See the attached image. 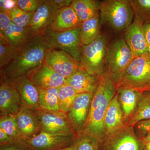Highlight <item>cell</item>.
I'll use <instances>...</instances> for the list:
<instances>
[{"label":"cell","mask_w":150,"mask_h":150,"mask_svg":"<svg viewBox=\"0 0 150 150\" xmlns=\"http://www.w3.org/2000/svg\"><path fill=\"white\" fill-rule=\"evenodd\" d=\"M145 144L135 133L134 127L124 125L99 142V150H144Z\"/></svg>","instance_id":"obj_7"},{"label":"cell","mask_w":150,"mask_h":150,"mask_svg":"<svg viewBox=\"0 0 150 150\" xmlns=\"http://www.w3.org/2000/svg\"><path fill=\"white\" fill-rule=\"evenodd\" d=\"M100 77L89 74L80 67L72 74L65 79L77 94L89 93L93 96L98 87Z\"/></svg>","instance_id":"obj_17"},{"label":"cell","mask_w":150,"mask_h":150,"mask_svg":"<svg viewBox=\"0 0 150 150\" xmlns=\"http://www.w3.org/2000/svg\"><path fill=\"white\" fill-rule=\"evenodd\" d=\"M143 29L145 39L149 47L150 46V23H144Z\"/></svg>","instance_id":"obj_40"},{"label":"cell","mask_w":150,"mask_h":150,"mask_svg":"<svg viewBox=\"0 0 150 150\" xmlns=\"http://www.w3.org/2000/svg\"><path fill=\"white\" fill-rule=\"evenodd\" d=\"M134 126H136L137 131L139 134L140 138L144 137L150 132V119L141 121Z\"/></svg>","instance_id":"obj_37"},{"label":"cell","mask_w":150,"mask_h":150,"mask_svg":"<svg viewBox=\"0 0 150 150\" xmlns=\"http://www.w3.org/2000/svg\"><path fill=\"white\" fill-rule=\"evenodd\" d=\"M77 95L74 89L69 85L64 83L59 88L58 102L61 112L67 114L72 107Z\"/></svg>","instance_id":"obj_28"},{"label":"cell","mask_w":150,"mask_h":150,"mask_svg":"<svg viewBox=\"0 0 150 150\" xmlns=\"http://www.w3.org/2000/svg\"><path fill=\"white\" fill-rule=\"evenodd\" d=\"M14 141L15 140L12 139L2 129H0V145L9 144Z\"/></svg>","instance_id":"obj_39"},{"label":"cell","mask_w":150,"mask_h":150,"mask_svg":"<svg viewBox=\"0 0 150 150\" xmlns=\"http://www.w3.org/2000/svg\"><path fill=\"white\" fill-rule=\"evenodd\" d=\"M99 23V15L82 23L80 35L82 45L90 44L101 35Z\"/></svg>","instance_id":"obj_26"},{"label":"cell","mask_w":150,"mask_h":150,"mask_svg":"<svg viewBox=\"0 0 150 150\" xmlns=\"http://www.w3.org/2000/svg\"><path fill=\"white\" fill-rule=\"evenodd\" d=\"M134 58L124 38L120 37L108 47L107 71L115 85L119 82L131 61Z\"/></svg>","instance_id":"obj_5"},{"label":"cell","mask_w":150,"mask_h":150,"mask_svg":"<svg viewBox=\"0 0 150 150\" xmlns=\"http://www.w3.org/2000/svg\"><path fill=\"white\" fill-rule=\"evenodd\" d=\"M145 144L144 150H150V142L146 143Z\"/></svg>","instance_id":"obj_44"},{"label":"cell","mask_w":150,"mask_h":150,"mask_svg":"<svg viewBox=\"0 0 150 150\" xmlns=\"http://www.w3.org/2000/svg\"><path fill=\"white\" fill-rule=\"evenodd\" d=\"M143 23L134 18L130 26L125 30L124 39L134 58L148 53V46L143 31Z\"/></svg>","instance_id":"obj_18"},{"label":"cell","mask_w":150,"mask_h":150,"mask_svg":"<svg viewBox=\"0 0 150 150\" xmlns=\"http://www.w3.org/2000/svg\"><path fill=\"white\" fill-rule=\"evenodd\" d=\"M26 77L39 89L59 88L65 83L66 79L44 64Z\"/></svg>","instance_id":"obj_15"},{"label":"cell","mask_w":150,"mask_h":150,"mask_svg":"<svg viewBox=\"0 0 150 150\" xmlns=\"http://www.w3.org/2000/svg\"><path fill=\"white\" fill-rule=\"evenodd\" d=\"M82 23L70 6L57 11L49 29L53 31L63 32L80 27Z\"/></svg>","instance_id":"obj_20"},{"label":"cell","mask_w":150,"mask_h":150,"mask_svg":"<svg viewBox=\"0 0 150 150\" xmlns=\"http://www.w3.org/2000/svg\"><path fill=\"white\" fill-rule=\"evenodd\" d=\"M98 5L101 21L115 31L126 30L133 22L134 11L129 0H106Z\"/></svg>","instance_id":"obj_3"},{"label":"cell","mask_w":150,"mask_h":150,"mask_svg":"<svg viewBox=\"0 0 150 150\" xmlns=\"http://www.w3.org/2000/svg\"><path fill=\"white\" fill-rule=\"evenodd\" d=\"M73 0H52L58 10L71 5Z\"/></svg>","instance_id":"obj_38"},{"label":"cell","mask_w":150,"mask_h":150,"mask_svg":"<svg viewBox=\"0 0 150 150\" xmlns=\"http://www.w3.org/2000/svg\"><path fill=\"white\" fill-rule=\"evenodd\" d=\"M148 54H149V55L150 56V46H149V47H148Z\"/></svg>","instance_id":"obj_45"},{"label":"cell","mask_w":150,"mask_h":150,"mask_svg":"<svg viewBox=\"0 0 150 150\" xmlns=\"http://www.w3.org/2000/svg\"><path fill=\"white\" fill-rule=\"evenodd\" d=\"M0 129L13 140H22L20 135L16 115H1Z\"/></svg>","instance_id":"obj_31"},{"label":"cell","mask_w":150,"mask_h":150,"mask_svg":"<svg viewBox=\"0 0 150 150\" xmlns=\"http://www.w3.org/2000/svg\"><path fill=\"white\" fill-rule=\"evenodd\" d=\"M48 49L45 35L33 38L18 48L13 60L1 71V79L11 81L26 76L44 64Z\"/></svg>","instance_id":"obj_1"},{"label":"cell","mask_w":150,"mask_h":150,"mask_svg":"<svg viewBox=\"0 0 150 150\" xmlns=\"http://www.w3.org/2000/svg\"><path fill=\"white\" fill-rule=\"evenodd\" d=\"M18 92L23 107L32 110L40 108V90L26 76L21 77L8 81Z\"/></svg>","instance_id":"obj_16"},{"label":"cell","mask_w":150,"mask_h":150,"mask_svg":"<svg viewBox=\"0 0 150 150\" xmlns=\"http://www.w3.org/2000/svg\"><path fill=\"white\" fill-rule=\"evenodd\" d=\"M19 48L13 46L0 35V70L5 69L13 60Z\"/></svg>","instance_id":"obj_29"},{"label":"cell","mask_w":150,"mask_h":150,"mask_svg":"<svg viewBox=\"0 0 150 150\" xmlns=\"http://www.w3.org/2000/svg\"><path fill=\"white\" fill-rule=\"evenodd\" d=\"M71 6L82 22L100 15L99 6L95 1L73 0Z\"/></svg>","instance_id":"obj_25"},{"label":"cell","mask_w":150,"mask_h":150,"mask_svg":"<svg viewBox=\"0 0 150 150\" xmlns=\"http://www.w3.org/2000/svg\"><path fill=\"white\" fill-rule=\"evenodd\" d=\"M58 11L52 0H44L34 12L28 27L32 38L45 34Z\"/></svg>","instance_id":"obj_13"},{"label":"cell","mask_w":150,"mask_h":150,"mask_svg":"<svg viewBox=\"0 0 150 150\" xmlns=\"http://www.w3.org/2000/svg\"><path fill=\"white\" fill-rule=\"evenodd\" d=\"M80 27L58 32L48 29L45 33L48 49L63 50L79 63L82 44L80 39Z\"/></svg>","instance_id":"obj_8"},{"label":"cell","mask_w":150,"mask_h":150,"mask_svg":"<svg viewBox=\"0 0 150 150\" xmlns=\"http://www.w3.org/2000/svg\"><path fill=\"white\" fill-rule=\"evenodd\" d=\"M93 95L78 94L73 105L67 113L71 126L78 137L80 135L88 118Z\"/></svg>","instance_id":"obj_11"},{"label":"cell","mask_w":150,"mask_h":150,"mask_svg":"<svg viewBox=\"0 0 150 150\" xmlns=\"http://www.w3.org/2000/svg\"><path fill=\"white\" fill-rule=\"evenodd\" d=\"M12 23L11 18L5 11H0V34H2Z\"/></svg>","instance_id":"obj_36"},{"label":"cell","mask_w":150,"mask_h":150,"mask_svg":"<svg viewBox=\"0 0 150 150\" xmlns=\"http://www.w3.org/2000/svg\"><path fill=\"white\" fill-rule=\"evenodd\" d=\"M16 116L22 139H29L41 132L40 123L33 110L22 107Z\"/></svg>","instance_id":"obj_19"},{"label":"cell","mask_w":150,"mask_h":150,"mask_svg":"<svg viewBox=\"0 0 150 150\" xmlns=\"http://www.w3.org/2000/svg\"><path fill=\"white\" fill-rule=\"evenodd\" d=\"M134 18L142 22L150 20V0H130Z\"/></svg>","instance_id":"obj_32"},{"label":"cell","mask_w":150,"mask_h":150,"mask_svg":"<svg viewBox=\"0 0 150 150\" xmlns=\"http://www.w3.org/2000/svg\"><path fill=\"white\" fill-rule=\"evenodd\" d=\"M44 1V0H18L16 1V5L24 11L34 13Z\"/></svg>","instance_id":"obj_34"},{"label":"cell","mask_w":150,"mask_h":150,"mask_svg":"<svg viewBox=\"0 0 150 150\" xmlns=\"http://www.w3.org/2000/svg\"><path fill=\"white\" fill-rule=\"evenodd\" d=\"M5 11L12 23L22 27L29 26L34 13L33 12H27L22 10L16 5Z\"/></svg>","instance_id":"obj_30"},{"label":"cell","mask_w":150,"mask_h":150,"mask_svg":"<svg viewBox=\"0 0 150 150\" xmlns=\"http://www.w3.org/2000/svg\"><path fill=\"white\" fill-rule=\"evenodd\" d=\"M116 93V85L106 70L100 77L98 87L93 96L87 121L80 135H90L96 138L98 142L105 137V116Z\"/></svg>","instance_id":"obj_2"},{"label":"cell","mask_w":150,"mask_h":150,"mask_svg":"<svg viewBox=\"0 0 150 150\" xmlns=\"http://www.w3.org/2000/svg\"><path fill=\"white\" fill-rule=\"evenodd\" d=\"M23 107L18 92L8 81L1 79L0 114L16 115Z\"/></svg>","instance_id":"obj_14"},{"label":"cell","mask_w":150,"mask_h":150,"mask_svg":"<svg viewBox=\"0 0 150 150\" xmlns=\"http://www.w3.org/2000/svg\"><path fill=\"white\" fill-rule=\"evenodd\" d=\"M150 119V92L142 91L135 110L126 125L134 127L139 122Z\"/></svg>","instance_id":"obj_24"},{"label":"cell","mask_w":150,"mask_h":150,"mask_svg":"<svg viewBox=\"0 0 150 150\" xmlns=\"http://www.w3.org/2000/svg\"><path fill=\"white\" fill-rule=\"evenodd\" d=\"M44 64L65 79L72 74L79 67V63L63 50L48 49Z\"/></svg>","instance_id":"obj_12"},{"label":"cell","mask_w":150,"mask_h":150,"mask_svg":"<svg viewBox=\"0 0 150 150\" xmlns=\"http://www.w3.org/2000/svg\"><path fill=\"white\" fill-rule=\"evenodd\" d=\"M0 150H30L23 140H17L9 144L0 145Z\"/></svg>","instance_id":"obj_35"},{"label":"cell","mask_w":150,"mask_h":150,"mask_svg":"<svg viewBox=\"0 0 150 150\" xmlns=\"http://www.w3.org/2000/svg\"><path fill=\"white\" fill-rule=\"evenodd\" d=\"M126 125L134 112L142 91L130 88H116Z\"/></svg>","instance_id":"obj_22"},{"label":"cell","mask_w":150,"mask_h":150,"mask_svg":"<svg viewBox=\"0 0 150 150\" xmlns=\"http://www.w3.org/2000/svg\"><path fill=\"white\" fill-rule=\"evenodd\" d=\"M78 137L75 134H55L41 132L24 141L30 150H58L72 144Z\"/></svg>","instance_id":"obj_9"},{"label":"cell","mask_w":150,"mask_h":150,"mask_svg":"<svg viewBox=\"0 0 150 150\" xmlns=\"http://www.w3.org/2000/svg\"><path fill=\"white\" fill-rule=\"evenodd\" d=\"M34 111L40 123L41 132L55 134H75L76 135L66 113L47 111L40 108Z\"/></svg>","instance_id":"obj_10"},{"label":"cell","mask_w":150,"mask_h":150,"mask_svg":"<svg viewBox=\"0 0 150 150\" xmlns=\"http://www.w3.org/2000/svg\"><path fill=\"white\" fill-rule=\"evenodd\" d=\"M126 125L123 111L116 92L111 100L104 118L105 136Z\"/></svg>","instance_id":"obj_21"},{"label":"cell","mask_w":150,"mask_h":150,"mask_svg":"<svg viewBox=\"0 0 150 150\" xmlns=\"http://www.w3.org/2000/svg\"><path fill=\"white\" fill-rule=\"evenodd\" d=\"M40 109L47 111L61 112L58 102L59 88L39 89Z\"/></svg>","instance_id":"obj_27"},{"label":"cell","mask_w":150,"mask_h":150,"mask_svg":"<svg viewBox=\"0 0 150 150\" xmlns=\"http://www.w3.org/2000/svg\"><path fill=\"white\" fill-rule=\"evenodd\" d=\"M0 35L7 42L17 48L22 47L32 38L28 27H20L13 23Z\"/></svg>","instance_id":"obj_23"},{"label":"cell","mask_w":150,"mask_h":150,"mask_svg":"<svg viewBox=\"0 0 150 150\" xmlns=\"http://www.w3.org/2000/svg\"><path fill=\"white\" fill-rule=\"evenodd\" d=\"M78 142L77 139L74 143L70 145L69 146L63 148L58 150H77V149Z\"/></svg>","instance_id":"obj_41"},{"label":"cell","mask_w":150,"mask_h":150,"mask_svg":"<svg viewBox=\"0 0 150 150\" xmlns=\"http://www.w3.org/2000/svg\"><path fill=\"white\" fill-rule=\"evenodd\" d=\"M138 90L140 91H148L150 92V86L143 88L140 89Z\"/></svg>","instance_id":"obj_43"},{"label":"cell","mask_w":150,"mask_h":150,"mask_svg":"<svg viewBox=\"0 0 150 150\" xmlns=\"http://www.w3.org/2000/svg\"><path fill=\"white\" fill-rule=\"evenodd\" d=\"M108 47L107 39L101 34L90 44L82 45L80 67L90 74L100 77L105 71Z\"/></svg>","instance_id":"obj_4"},{"label":"cell","mask_w":150,"mask_h":150,"mask_svg":"<svg viewBox=\"0 0 150 150\" xmlns=\"http://www.w3.org/2000/svg\"><path fill=\"white\" fill-rule=\"evenodd\" d=\"M77 142V150H99L98 141L90 135H80L78 137Z\"/></svg>","instance_id":"obj_33"},{"label":"cell","mask_w":150,"mask_h":150,"mask_svg":"<svg viewBox=\"0 0 150 150\" xmlns=\"http://www.w3.org/2000/svg\"><path fill=\"white\" fill-rule=\"evenodd\" d=\"M142 140L144 144L150 142V132L149 134H146L144 137L140 138Z\"/></svg>","instance_id":"obj_42"},{"label":"cell","mask_w":150,"mask_h":150,"mask_svg":"<svg viewBox=\"0 0 150 150\" xmlns=\"http://www.w3.org/2000/svg\"><path fill=\"white\" fill-rule=\"evenodd\" d=\"M150 86V56L148 53L135 57L123 74L116 88L139 90Z\"/></svg>","instance_id":"obj_6"}]
</instances>
